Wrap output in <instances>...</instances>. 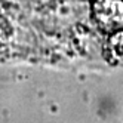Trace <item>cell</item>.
<instances>
[{"instance_id": "cell-1", "label": "cell", "mask_w": 123, "mask_h": 123, "mask_svg": "<svg viewBox=\"0 0 123 123\" xmlns=\"http://www.w3.org/2000/svg\"><path fill=\"white\" fill-rule=\"evenodd\" d=\"M93 15L96 22L105 31L123 28V0H96Z\"/></svg>"}, {"instance_id": "cell-2", "label": "cell", "mask_w": 123, "mask_h": 123, "mask_svg": "<svg viewBox=\"0 0 123 123\" xmlns=\"http://www.w3.org/2000/svg\"><path fill=\"white\" fill-rule=\"evenodd\" d=\"M105 58L113 65H123V31H119L108 39L105 45Z\"/></svg>"}]
</instances>
